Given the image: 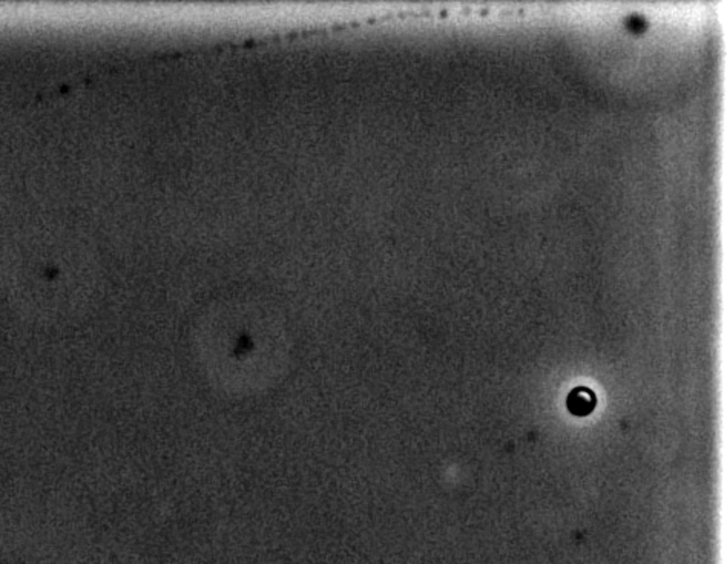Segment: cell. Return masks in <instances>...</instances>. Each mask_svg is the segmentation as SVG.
I'll list each match as a JSON object with an SVG mask.
<instances>
[{"mask_svg":"<svg viewBox=\"0 0 727 564\" xmlns=\"http://www.w3.org/2000/svg\"><path fill=\"white\" fill-rule=\"evenodd\" d=\"M594 405H595V396L591 389H574L568 399V408L572 414H589L593 411Z\"/></svg>","mask_w":727,"mask_h":564,"instance_id":"6da1fadb","label":"cell"}]
</instances>
